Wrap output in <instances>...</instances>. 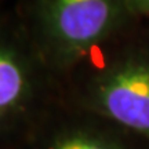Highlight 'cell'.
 <instances>
[{
    "instance_id": "4",
    "label": "cell",
    "mask_w": 149,
    "mask_h": 149,
    "mask_svg": "<svg viewBox=\"0 0 149 149\" xmlns=\"http://www.w3.org/2000/svg\"><path fill=\"white\" fill-rule=\"evenodd\" d=\"M51 149H119L108 139L95 134L74 131L59 137Z\"/></svg>"
},
{
    "instance_id": "2",
    "label": "cell",
    "mask_w": 149,
    "mask_h": 149,
    "mask_svg": "<svg viewBox=\"0 0 149 149\" xmlns=\"http://www.w3.org/2000/svg\"><path fill=\"white\" fill-rule=\"evenodd\" d=\"M94 93L107 116L149 138V58L117 61L98 77Z\"/></svg>"
},
{
    "instance_id": "3",
    "label": "cell",
    "mask_w": 149,
    "mask_h": 149,
    "mask_svg": "<svg viewBox=\"0 0 149 149\" xmlns=\"http://www.w3.org/2000/svg\"><path fill=\"white\" fill-rule=\"evenodd\" d=\"M29 90L28 64L22 54L8 43H0V116L22 104Z\"/></svg>"
},
{
    "instance_id": "1",
    "label": "cell",
    "mask_w": 149,
    "mask_h": 149,
    "mask_svg": "<svg viewBox=\"0 0 149 149\" xmlns=\"http://www.w3.org/2000/svg\"><path fill=\"white\" fill-rule=\"evenodd\" d=\"M117 0H44L46 35L62 57H80L112 29Z\"/></svg>"
}]
</instances>
